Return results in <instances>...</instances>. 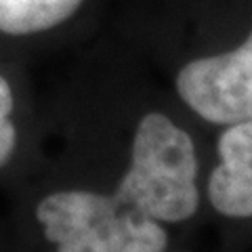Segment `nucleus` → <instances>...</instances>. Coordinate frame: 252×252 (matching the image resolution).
Masks as SVG:
<instances>
[{
  "label": "nucleus",
  "mask_w": 252,
  "mask_h": 252,
  "mask_svg": "<svg viewBox=\"0 0 252 252\" xmlns=\"http://www.w3.org/2000/svg\"><path fill=\"white\" fill-rule=\"evenodd\" d=\"M198 158L191 137L164 114H147L137 124L132 158L114 198L160 223H181L200 204Z\"/></svg>",
  "instance_id": "f257e3e1"
},
{
  "label": "nucleus",
  "mask_w": 252,
  "mask_h": 252,
  "mask_svg": "<svg viewBox=\"0 0 252 252\" xmlns=\"http://www.w3.org/2000/svg\"><path fill=\"white\" fill-rule=\"evenodd\" d=\"M177 93L189 109L215 124L252 118V32L238 49L202 57L181 69Z\"/></svg>",
  "instance_id": "f03ea898"
},
{
  "label": "nucleus",
  "mask_w": 252,
  "mask_h": 252,
  "mask_svg": "<svg viewBox=\"0 0 252 252\" xmlns=\"http://www.w3.org/2000/svg\"><path fill=\"white\" fill-rule=\"evenodd\" d=\"M219 166L208 181V200L233 219L252 217V118L229 124L219 139Z\"/></svg>",
  "instance_id": "7ed1b4c3"
},
{
  "label": "nucleus",
  "mask_w": 252,
  "mask_h": 252,
  "mask_svg": "<svg viewBox=\"0 0 252 252\" xmlns=\"http://www.w3.org/2000/svg\"><path fill=\"white\" fill-rule=\"evenodd\" d=\"M118 208L114 195L94 191H57L38 204L36 217L44 225L46 240L61 244L78 231L109 223Z\"/></svg>",
  "instance_id": "20e7f679"
},
{
  "label": "nucleus",
  "mask_w": 252,
  "mask_h": 252,
  "mask_svg": "<svg viewBox=\"0 0 252 252\" xmlns=\"http://www.w3.org/2000/svg\"><path fill=\"white\" fill-rule=\"evenodd\" d=\"M82 0H0V30L34 34L59 26L78 11Z\"/></svg>",
  "instance_id": "39448f33"
},
{
  "label": "nucleus",
  "mask_w": 252,
  "mask_h": 252,
  "mask_svg": "<svg viewBox=\"0 0 252 252\" xmlns=\"http://www.w3.org/2000/svg\"><path fill=\"white\" fill-rule=\"evenodd\" d=\"M107 238L112 252H164L168 244V233L160 220L122 204L109 225Z\"/></svg>",
  "instance_id": "423d86ee"
},
{
  "label": "nucleus",
  "mask_w": 252,
  "mask_h": 252,
  "mask_svg": "<svg viewBox=\"0 0 252 252\" xmlns=\"http://www.w3.org/2000/svg\"><path fill=\"white\" fill-rule=\"evenodd\" d=\"M114 217L109 219V223H105V225H97V227L82 229V231H78L76 235H72V238H67L65 242L57 244V252H112L107 235H109V225H112Z\"/></svg>",
  "instance_id": "0eeeda50"
},
{
  "label": "nucleus",
  "mask_w": 252,
  "mask_h": 252,
  "mask_svg": "<svg viewBox=\"0 0 252 252\" xmlns=\"http://www.w3.org/2000/svg\"><path fill=\"white\" fill-rule=\"evenodd\" d=\"M13 109V93L9 82L0 76V166L9 160L13 154L15 143H17V130L9 120V114Z\"/></svg>",
  "instance_id": "6e6552de"
}]
</instances>
